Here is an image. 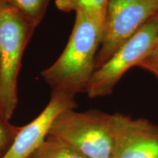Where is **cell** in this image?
Returning a JSON list of instances; mask_svg holds the SVG:
<instances>
[{
  "label": "cell",
  "instance_id": "cell-3",
  "mask_svg": "<svg viewBox=\"0 0 158 158\" xmlns=\"http://www.w3.org/2000/svg\"><path fill=\"white\" fill-rule=\"evenodd\" d=\"M48 135L69 144L88 158H111L113 114L95 109L66 110L55 118Z\"/></svg>",
  "mask_w": 158,
  "mask_h": 158
},
{
  "label": "cell",
  "instance_id": "cell-1",
  "mask_svg": "<svg viewBox=\"0 0 158 158\" xmlns=\"http://www.w3.org/2000/svg\"><path fill=\"white\" fill-rule=\"evenodd\" d=\"M103 27L89 16L76 13L66 47L52 65L41 72L51 89L74 95L87 92L96 70V57L101 45Z\"/></svg>",
  "mask_w": 158,
  "mask_h": 158
},
{
  "label": "cell",
  "instance_id": "cell-14",
  "mask_svg": "<svg viewBox=\"0 0 158 158\" xmlns=\"http://www.w3.org/2000/svg\"></svg>",
  "mask_w": 158,
  "mask_h": 158
},
{
  "label": "cell",
  "instance_id": "cell-13",
  "mask_svg": "<svg viewBox=\"0 0 158 158\" xmlns=\"http://www.w3.org/2000/svg\"><path fill=\"white\" fill-rule=\"evenodd\" d=\"M156 15H157V16H158V13H157V14H156Z\"/></svg>",
  "mask_w": 158,
  "mask_h": 158
},
{
  "label": "cell",
  "instance_id": "cell-4",
  "mask_svg": "<svg viewBox=\"0 0 158 158\" xmlns=\"http://www.w3.org/2000/svg\"><path fill=\"white\" fill-rule=\"evenodd\" d=\"M158 13V0H108L96 70Z\"/></svg>",
  "mask_w": 158,
  "mask_h": 158
},
{
  "label": "cell",
  "instance_id": "cell-9",
  "mask_svg": "<svg viewBox=\"0 0 158 158\" xmlns=\"http://www.w3.org/2000/svg\"><path fill=\"white\" fill-rule=\"evenodd\" d=\"M29 158H88L69 144L47 136L45 141Z\"/></svg>",
  "mask_w": 158,
  "mask_h": 158
},
{
  "label": "cell",
  "instance_id": "cell-7",
  "mask_svg": "<svg viewBox=\"0 0 158 158\" xmlns=\"http://www.w3.org/2000/svg\"><path fill=\"white\" fill-rule=\"evenodd\" d=\"M76 95L53 90L44 110L27 125L21 127L11 146L2 158H29L48 136L55 118L62 112L76 109Z\"/></svg>",
  "mask_w": 158,
  "mask_h": 158
},
{
  "label": "cell",
  "instance_id": "cell-8",
  "mask_svg": "<svg viewBox=\"0 0 158 158\" xmlns=\"http://www.w3.org/2000/svg\"><path fill=\"white\" fill-rule=\"evenodd\" d=\"M108 0H55L59 10L81 13L95 20L102 27L107 10Z\"/></svg>",
  "mask_w": 158,
  "mask_h": 158
},
{
  "label": "cell",
  "instance_id": "cell-11",
  "mask_svg": "<svg viewBox=\"0 0 158 158\" xmlns=\"http://www.w3.org/2000/svg\"><path fill=\"white\" fill-rule=\"evenodd\" d=\"M20 128L12 125L0 114V158L8 150Z\"/></svg>",
  "mask_w": 158,
  "mask_h": 158
},
{
  "label": "cell",
  "instance_id": "cell-12",
  "mask_svg": "<svg viewBox=\"0 0 158 158\" xmlns=\"http://www.w3.org/2000/svg\"><path fill=\"white\" fill-rule=\"evenodd\" d=\"M136 67L151 73L158 78V42L145 57L138 63Z\"/></svg>",
  "mask_w": 158,
  "mask_h": 158
},
{
  "label": "cell",
  "instance_id": "cell-5",
  "mask_svg": "<svg viewBox=\"0 0 158 158\" xmlns=\"http://www.w3.org/2000/svg\"><path fill=\"white\" fill-rule=\"evenodd\" d=\"M158 42V16L155 15L94 73L87 93L90 98L110 95L124 74L145 57Z\"/></svg>",
  "mask_w": 158,
  "mask_h": 158
},
{
  "label": "cell",
  "instance_id": "cell-2",
  "mask_svg": "<svg viewBox=\"0 0 158 158\" xmlns=\"http://www.w3.org/2000/svg\"><path fill=\"white\" fill-rule=\"evenodd\" d=\"M35 29L17 9L0 2V114L7 121L17 107L21 59Z\"/></svg>",
  "mask_w": 158,
  "mask_h": 158
},
{
  "label": "cell",
  "instance_id": "cell-10",
  "mask_svg": "<svg viewBox=\"0 0 158 158\" xmlns=\"http://www.w3.org/2000/svg\"><path fill=\"white\" fill-rule=\"evenodd\" d=\"M51 0H0L17 9L35 28L42 21Z\"/></svg>",
  "mask_w": 158,
  "mask_h": 158
},
{
  "label": "cell",
  "instance_id": "cell-6",
  "mask_svg": "<svg viewBox=\"0 0 158 158\" xmlns=\"http://www.w3.org/2000/svg\"><path fill=\"white\" fill-rule=\"evenodd\" d=\"M111 158H158V125L143 118L113 114Z\"/></svg>",
  "mask_w": 158,
  "mask_h": 158
}]
</instances>
